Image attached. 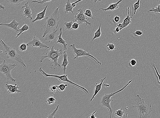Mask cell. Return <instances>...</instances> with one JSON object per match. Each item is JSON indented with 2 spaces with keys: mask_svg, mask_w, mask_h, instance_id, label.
Masks as SVG:
<instances>
[{
  "mask_svg": "<svg viewBox=\"0 0 160 118\" xmlns=\"http://www.w3.org/2000/svg\"><path fill=\"white\" fill-rule=\"evenodd\" d=\"M59 8V7H57L51 15L46 18L44 24L43 38L45 37V36L49 32L56 30L59 26L60 23Z\"/></svg>",
  "mask_w": 160,
  "mask_h": 118,
  "instance_id": "cell-1",
  "label": "cell"
},
{
  "mask_svg": "<svg viewBox=\"0 0 160 118\" xmlns=\"http://www.w3.org/2000/svg\"><path fill=\"white\" fill-rule=\"evenodd\" d=\"M137 97L136 105L133 107L137 108L139 118H150L151 113L152 111L151 105L146 103L144 99H142L140 95H137Z\"/></svg>",
  "mask_w": 160,
  "mask_h": 118,
  "instance_id": "cell-2",
  "label": "cell"
},
{
  "mask_svg": "<svg viewBox=\"0 0 160 118\" xmlns=\"http://www.w3.org/2000/svg\"><path fill=\"white\" fill-rule=\"evenodd\" d=\"M0 42L5 48V53L8 58L16 61L24 67L26 68V65L21 56L17 52L16 48L10 47L2 40H0Z\"/></svg>",
  "mask_w": 160,
  "mask_h": 118,
  "instance_id": "cell-3",
  "label": "cell"
},
{
  "mask_svg": "<svg viewBox=\"0 0 160 118\" xmlns=\"http://www.w3.org/2000/svg\"><path fill=\"white\" fill-rule=\"evenodd\" d=\"M63 53L62 49H57L55 50L54 49V46H52L50 48V50L46 53L45 55H42L40 62H43V61L46 58L51 59L53 63L55 65V67H61V65L58 63V58L62 55Z\"/></svg>",
  "mask_w": 160,
  "mask_h": 118,
  "instance_id": "cell-4",
  "label": "cell"
},
{
  "mask_svg": "<svg viewBox=\"0 0 160 118\" xmlns=\"http://www.w3.org/2000/svg\"><path fill=\"white\" fill-rule=\"evenodd\" d=\"M132 82V80L129 81L124 87L119 90V91L111 93L110 94H106L104 95L103 96L102 98H101V101H100V103H101V105H102V106H103V107H106L110 110V118H111L112 117V113L113 112V109L111 108V102L113 101L112 99H111V97L114 96V95L118 93L121 92L123 90H124V89L126 88L129 84H130Z\"/></svg>",
  "mask_w": 160,
  "mask_h": 118,
  "instance_id": "cell-5",
  "label": "cell"
},
{
  "mask_svg": "<svg viewBox=\"0 0 160 118\" xmlns=\"http://www.w3.org/2000/svg\"><path fill=\"white\" fill-rule=\"evenodd\" d=\"M17 66L16 64H11L4 60L3 63L0 64V71L6 76L8 80L16 82V79L14 78L11 75L12 70Z\"/></svg>",
  "mask_w": 160,
  "mask_h": 118,
  "instance_id": "cell-6",
  "label": "cell"
},
{
  "mask_svg": "<svg viewBox=\"0 0 160 118\" xmlns=\"http://www.w3.org/2000/svg\"><path fill=\"white\" fill-rule=\"evenodd\" d=\"M39 71L45 77H51L55 78H56L59 79V80H60L61 81H62V82H67V83H70V84H72V85L76 86V87H78V88L83 90L85 91L88 94H89L88 91V90L86 89V88H85V87H82V86H80V85H78V84L73 83L72 81L69 80L68 78V75L64 74V75L59 76L57 75H54L48 74L43 71L41 68H40Z\"/></svg>",
  "mask_w": 160,
  "mask_h": 118,
  "instance_id": "cell-7",
  "label": "cell"
},
{
  "mask_svg": "<svg viewBox=\"0 0 160 118\" xmlns=\"http://www.w3.org/2000/svg\"><path fill=\"white\" fill-rule=\"evenodd\" d=\"M70 46L74 50V52L76 55V56L74 58V59H78V57H83V56H89V57H91L99 65H101V62L99 61L97 59V58H95L92 55H91L90 53L87 52L86 50H84L82 49L76 48L75 46V44L74 43H73V44L70 45Z\"/></svg>",
  "mask_w": 160,
  "mask_h": 118,
  "instance_id": "cell-8",
  "label": "cell"
},
{
  "mask_svg": "<svg viewBox=\"0 0 160 118\" xmlns=\"http://www.w3.org/2000/svg\"><path fill=\"white\" fill-rule=\"evenodd\" d=\"M74 20L75 21H77L80 24L85 23L86 26H87V25L90 26H92L91 23L88 21V18L84 14L83 9H80L78 10V12L75 16Z\"/></svg>",
  "mask_w": 160,
  "mask_h": 118,
  "instance_id": "cell-9",
  "label": "cell"
},
{
  "mask_svg": "<svg viewBox=\"0 0 160 118\" xmlns=\"http://www.w3.org/2000/svg\"><path fill=\"white\" fill-rule=\"evenodd\" d=\"M27 44L28 46L39 47L40 48H49L50 47L49 46L42 43L38 38L35 36L33 37L32 40L28 42Z\"/></svg>",
  "mask_w": 160,
  "mask_h": 118,
  "instance_id": "cell-10",
  "label": "cell"
},
{
  "mask_svg": "<svg viewBox=\"0 0 160 118\" xmlns=\"http://www.w3.org/2000/svg\"><path fill=\"white\" fill-rule=\"evenodd\" d=\"M22 8L23 10L24 16V17H27V18H29L31 20H33L32 11L31 6L29 5V2H27L24 6H22Z\"/></svg>",
  "mask_w": 160,
  "mask_h": 118,
  "instance_id": "cell-11",
  "label": "cell"
},
{
  "mask_svg": "<svg viewBox=\"0 0 160 118\" xmlns=\"http://www.w3.org/2000/svg\"><path fill=\"white\" fill-rule=\"evenodd\" d=\"M5 87L8 92L10 94H15L21 92V91L19 90V87L17 84L14 85L8 84L7 82L5 84Z\"/></svg>",
  "mask_w": 160,
  "mask_h": 118,
  "instance_id": "cell-12",
  "label": "cell"
},
{
  "mask_svg": "<svg viewBox=\"0 0 160 118\" xmlns=\"http://www.w3.org/2000/svg\"><path fill=\"white\" fill-rule=\"evenodd\" d=\"M58 30L49 32L45 36V40L49 42L54 41L56 40L57 37V32Z\"/></svg>",
  "mask_w": 160,
  "mask_h": 118,
  "instance_id": "cell-13",
  "label": "cell"
},
{
  "mask_svg": "<svg viewBox=\"0 0 160 118\" xmlns=\"http://www.w3.org/2000/svg\"><path fill=\"white\" fill-rule=\"evenodd\" d=\"M20 24L19 23L16 21V19H13L11 22L9 24H0V26H5L11 28L17 32H19V26Z\"/></svg>",
  "mask_w": 160,
  "mask_h": 118,
  "instance_id": "cell-14",
  "label": "cell"
},
{
  "mask_svg": "<svg viewBox=\"0 0 160 118\" xmlns=\"http://www.w3.org/2000/svg\"><path fill=\"white\" fill-rule=\"evenodd\" d=\"M106 79V77H105L101 79V82L100 83H97L95 85V88L94 90V92L93 93V94L92 97L90 101H92L94 98L95 96L97 95L98 93L99 92L100 90H101V88H102V86L103 83L104 81Z\"/></svg>",
  "mask_w": 160,
  "mask_h": 118,
  "instance_id": "cell-15",
  "label": "cell"
},
{
  "mask_svg": "<svg viewBox=\"0 0 160 118\" xmlns=\"http://www.w3.org/2000/svg\"><path fill=\"white\" fill-rule=\"evenodd\" d=\"M48 5H47L44 8L43 11L38 13L37 14L36 18L34 19H33L31 21V23H34L35 22L38 20H41L45 18V14Z\"/></svg>",
  "mask_w": 160,
  "mask_h": 118,
  "instance_id": "cell-16",
  "label": "cell"
},
{
  "mask_svg": "<svg viewBox=\"0 0 160 118\" xmlns=\"http://www.w3.org/2000/svg\"><path fill=\"white\" fill-rule=\"evenodd\" d=\"M60 33L59 35L58 36V40L57 41V43H60L63 45L64 49L65 50H67L68 49V44L67 43L66 41L64 40L62 38V28H60Z\"/></svg>",
  "mask_w": 160,
  "mask_h": 118,
  "instance_id": "cell-17",
  "label": "cell"
},
{
  "mask_svg": "<svg viewBox=\"0 0 160 118\" xmlns=\"http://www.w3.org/2000/svg\"><path fill=\"white\" fill-rule=\"evenodd\" d=\"M122 0H119L117 3H112L110 4L108 7L106 9H104L103 8H100L99 9V10H101L103 11H106L108 10H114L115 9H117L119 8V4L121 2Z\"/></svg>",
  "mask_w": 160,
  "mask_h": 118,
  "instance_id": "cell-18",
  "label": "cell"
},
{
  "mask_svg": "<svg viewBox=\"0 0 160 118\" xmlns=\"http://www.w3.org/2000/svg\"><path fill=\"white\" fill-rule=\"evenodd\" d=\"M127 9H128V12H127V16L123 20V23L122 24V29L125 28L132 23V21H131V19L133 18V17H130L129 16L130 6H128Z\"/></svg>",
  "mask_w": 160,
  "mask_h": 118,
  "instance_id": "cell-19",
  "label": "cell"
},
{
  "mask_svg": "<svg viewBox=\"0 0 160 118\" xmlns=\"http://www.w3.org/2000/svg\"><path fill=\"white\" fill-rule=\"evenodd\" d=\"M68 54L67 53V51H64L63 56V60L62 66L63 67V70L64 74H65L66 72L67 67L69 64V62L68 59Z\"/></svg>",
  "mask_w": 160,
  "mask_h": 118,
  "instance_id": "cell-20",
  "label": "cell"
},
{
  "mask_svg": "<svg viewBox=\"0 0 160 118\" xmlns=\"http://www.w3.org/2000/svg\"><path fill=\"white\" fill-rule=\"evenodd\" d=\"M65 11L64 13H68L69 12H71L74 15V12H73V9L74 8L72 7V3L70 2V0H67L66 4L65 5Z\"/></svg>",
  "mask_w": 160,
  "mask_h": 118,
  "instance_id": "cell-21",
  "label": "cell"
},
{
  "mask_svg": "<svg viewBox=\"0 0 160 118\" xmlns=\"http://www.w3.org/2000/svg\"><path fill=\"white\" fill-rule=\"evenodd\" d=\"M7 3L12 5H14L16 6H19L24 1L27 0H5Z\"/></svg>",
  "mask_w": 160,
  "mask_h": 118,
  "instance_id": "cell-22",
  "label": "cell"
},
{
  "mask_svg": "<svg viewBox=\"0 0 160 118\" xmlns=\"http://www.w3.org/2000/svg\"><path fill=\"white\" fill-rule=\"evenodd\" d=\"M30 29V27L27 24L24 25L22 27H21V28H19V33L17 34V36L16 37V38H17L19 36L21 35V34H23V32L25 31H28Z\"/></svg>",
  "mask_w": 160,
  "mask_h": 118,
  "instance_id": "cell-23",
  "label": "cell"
},
{
  "mask_svg": "<svg viewBox=\"0 0 160 118\" xmlns=\"http://www.w3.org/2000/svg\"><path fill=\"white\" fill-rule=\"evenodd\" d=\"M101 24L100 23L99 28H98V30L95 32L94 34V36L92 40L91 41L92 42L95 39H96L99 38H100V36H101Z\"/></svg>",
  "mask_w": 160,
  "mask_h": 118,
  "instance_id": "cell-24",
  "label": "cell"
},
{
  "mask_svg": "<svg viewBox=\"0 0 160 118\" xmlns=\"http://www.w3.org/2000/svg\"><path fill=\"white\" fill-rule=\"evenodd\" d=\"M73 22L72 21H66L64 23V24L66 27V29L67 30H72V26L73 24Z\"/></svg>",
  "mask_w": 160,
  "mask_h": 118,
  "instance_id": "cell-25",
  "label": "cell"
},
{
  "mask_svg": "<svg viewBox=\"0 0 160 118\" xmlns=\"http://www.w3.org/2000/svg\"><path fill=\"white\" fill-rule=\"evenodd\" d=\"M124 114V112L122 109H120L117 110V111H115V114H114L115 116L120 118L122 117Z\"/></svg>",
  "mask_w": 160,
  "mask_h": 118,
  "instance_id": "cell-26",
  "label": "cell"
},
{
  "mask_svg": "<svg viewBox=\"0 0 160 118\" xmlns=\"http://www.w3.org/2000/svg\"><path fill=\"white\" fill-rule=\"evenodd\" d=\"M56 101L55 98L53 96H50V97H48L47 100L45 101L47 102V104L48 105L53 104L55 103Z\"/></svg>",
  "mask_w": 160,
  "mask_h": 118,
  "instance_id": "cell-27",
  "label": "cell"
},
{
  "mask_svg": "<svg viewBox=\"0 0 160 118\" xmlns=\"http://www.w3.org/2000/svg\"><path fill=\"white\" fill-rule=\"evenodd\" d=\"M84 14L86 17H88L89 18H91L92 19H93L94 18L93 16L92 13L90 9L89 8L88 9H86L85 10Z\"/></svg>",
  "mask_w": 160,
  "mask_h": 118,
  "instance_id": "cell-28",
  "label": "cell"
},
{
  "mask_svg": "<svg viewBox=\"0 0 160 118\" xmlns=\"http://www.w3.org/2000/svg\"><path fill=\"white\" fill-rule=\"evenodd\" d=\"M140 0H138L137 2L134 5V14L135 15L136 11L140 7Z\"/></svg>",
  "mask_w": 160,
  "mask_h": 118,
  "instance_id": "cell-29",
  "label": "cell"
},
{
  "mask_svg": "<svg viewBox=\"0 0 160 118\" xmlns=\"http://www.w3.org/2000/svg\"><path fill=\"white\" fill-rule=\"evenodd\" d=\"M27 45L25 43H23L20 44L19 46V49L21 51H26L27 49Z\"/></svg>",
  "mask_w": 160,
  "mask_h": 118,
  "instance_id": "cell-30",
  "label": "cell"
},
{
  "mask_svg": "<svg viewBox=\"0 0 160 118\" xmlns=\"http://www.w3.org/2000/svg\"><path fill=\"white\" fill-rule=\"evenodd\" d=\"M107 50L108 51H113L116 49L115 45L114 44L108 43L107 44Z\"/></svg>",
  "mask_w": 160,
  "mask_h": 118,
  "instance_id": "cell-31",
  "label": "cell"
},
{
  "mask_svg": "<svg viewBox=\"0 0 160 118\" xmlns=\"http://www.w3.org/2000/svg\"><path fill=\"white\" fill-rule=\"evenodd\" d=\"M149 11L154 12L155 13H160V4L158 5L155 8H153L152 9H149Z\"/></svg>",
  "mask_w": 160,
  "mask_h": 118,
  "instance_id": "cell-32",
  "label": "cell"
},
{
  "mask_svg": "<svg viewBox=\"0 0 160 118\" xmlns=\"http://www.w3.org/2000/svg\"><path fill=\"white\" fill-rule=\"evenodd\" d=\"M52 0H42V1H37L36 0H34V1H32L31 2V3H38L40 4V5H43L44 3H47V2H50Z\"/></svg>",
  "mask_w": 160,
  "mask_h": 118,
  "instance_id": "cell-33",
  "label": "cell"
},
{
  "mask_svg": "<svg viewBox=\"0 0 160 118\" xmlns=\"http://www.w3.org/2000/svg\"><path fill=\"white\" fill-rule=\"evenodd\" d=\"M59 105H58L56 107V109H55L53 111V112H52V113L50 114L47 117V118H55L54 115L56 114V113L57 112V111H58V108H59Z\"/></svg>",
  "mask_w": 160,
  "mask_h": 118,
  "instance_id": "cell-34",
  "label": "cell"
},
{
  "mask_svg": "<svg viewBox=\"0 0 160 118\" xmlns=\"http://www.w3.org/2000/svg\"><path fill=\"white\" fill-rule=\"evenodd\" d=\"M67 86V84H61L58 86V89L61 91H63L65 90L66 87Z\"/></svg>",
  "mask_w": 160,
  "mask_h": 118,
  "instance_id": "cell-35",
  "label": "cell"
},
{
  "mask_svg": "<svg viewBox=\"0 0 160 118\" xmlns=\"http://www.w3.org/2000/svg\"><path fill=\"white\" fill-rule=\"evenodd\" d=\"M80 24L77 22H74L72 25V29L74 30H78Z\"/></svg>",
  "mask_w": 160,
  "mask_h": 118,
  "instance_id": "cell-36",
  "label": "cell"
},
{
  "mask_svg": "<svg viewBox=\"0 0 160 118\" xmlns=\"http://www.w3.org/2000/svg\"><path fill=\"white\" fill-rule=\"evenodd\" d=\"M153 67H154V69H155V70L156 73V75L158 77L159 81L160 83V75L158 71V70L157 69L156 67L155 66V64L154 63H153Z\"/></svg>",
  "mask_w": 160,
  "mask_h": 118,
  "instance_id": "cell-37",
  "label": "cell"
},
{
  "mask_svg": "<svg viewBox=\"0 0 160 118\" xmlns=\"http://www.w3.org/2000/svg\"><path fill=\"white\" fill-rule=\"evenodd\" d=\"M58 89V86L57 85H53L50 87L49 89L50 91L55 92L56 90Z\"/></svg>",
  "mask_w": 160,
  "mask_h": 118,
  "instance_id": "cell-38",
  "label": "cell"
},
{
  "mask_svg": "<svg viewBox=\"0 0 160 118\" xmlns=\"http://www.w3.org/2000/svg\"><path fill=\"white\" fill-rule=\"evenodd\" d=\"M129 64L132 67H134L137 64V61L135 59H132L129 62Z\"/></svg>",
  "mask_w": 160,
  "mask_h": 118,
  "instance_id": "cell-39",
  "label": "cell"
},
{
  "mask_svg": "<svg viewBox=\"0 0 160 118\" xmlns=\"http://www.w3.org/2000/svg\"><path fill=\"white\" fill-rule=\"evenodd\" d=\"M120 18L119 16H116L114 17V21L115 23H118L120 21Z\"/></svg>",
  "mask_w": 160,
  "mask_h": 118,
  "instance_id": "cell-40",
  "label": "cell"
},
{
  "mask_svg": "<svg viewBox=\"0 0 160 118\" xmlns=\"http://www.w3.org/2000/svg\"><path fill=\"white\" fill-rule=\"evenodd\" d=\"M134 34L140 36L143 34V32L140 31H136Z\"/></svg>",
  "mask_w": 160,
  "mask_h": 118,
  "instance_id": "cell-41",
  "label": "cell"
},
{
  "mask_svg": "<svg viewBox=\"0 0 160 118\" xmlns=\"http://www.w3.org/2000/svg\"><path fill=\"white\" fill-rule=\"evenodd\" d=\"M121 30V29L120 28L117 27L116 28H115V30H114V34H116V33H118Z\"/></svg>",
  "mask_w": 160,
  "mask_h": 118,
  "instance_id": "cell-42",
  "label": "cell"
},
{
  "mask_svg": "<svg viewBox=\"0 0 160 118\" xmlns=\"http://www.w3.org/2000/svg\"><path fill=\"white\" fill-rule=\"evenodd\" d=\"M97 111V109L96 108V110L93 113L91 114L90 115V118H96V117L95 116V114L96 113V112Z\"/></svg>",
  "mask_w": 160,
  "mask_h": 118,
  "instance_id": "cell-43",
  "label": "cell"
},
{
  "mask_svg": "<svg viewBox=\"0 0 160 118\" xmlns=\"http://www.w3.org/2000/svg\"><path fill=\"white\" fill-rule=\"evenodd\" d=\"M0 9H3V10H5V11H6V10L5 6H3V5L1 4H0Z\"/></svg>",
  "mask_w": 160,
  "mask_h": 118,
  "instance_id": "cell-44",
  "label": "cell"
},
{
  "mask_svg": "<svg viewBox=\"0 0 160 118\" xmlns=\"http://www.w3.org/2000/svg\"><path fill=\"white\" fill-rule=\"evenodd\" d=\"M117 27L120 28L121 30H122V24L121 23H119L117 25Z\"/></svg>",
  "mask_w": 160,
  "mask_h": 118,
  "instance_id": "cell-45",
  "label": "cell"
},
{
  "mask_svg": "<svg viewBox=\"0 0 160 118\" xmlns=\"http://www.w3.org/2000/svg\"><path fill=\"white\" fill-rule=\"evenodd\" d=\"M72 6L73 8H75L76 7V3L75 2H74L72 4Z\"/></svg>",
  "mask_w": 160,
  "mask_h": 118,
  "instance_id": "cell-46",
  "label": "cell"
},
{
  "mask_svg": "<svg viewBox=\"0 0 160 118\" xmlns=\"http://www.w3.org/2000/svg\"><path fill=\"white\" fill-rule=\"evenodd\" d=\"M3 52V50L0 51V53H2Z\"/></svg>",
  "mask_w": 160,
  "mask_h": 118,
  "instance_id": "cell-47",
  "label": "cell"
},
{
  "mask_svg": "<svg viewBox=\"0 0 160 118\" xmlns=\"http://www.w3.org/2000/svg\"><path fill=\"white\" fill-rule=\"evenodd\" d=\"M99 1V2H100L101 1V0H96V2L97 3V1Z\"/></svg>",
  "mask_w": 160,
  "mask_h": 118,
  "instance_id": "cell-48",
  "label": "cell"
},
{
  "mask_svg": "<svg viewBox=\"0 0 160 118\" xmlns=\"http://www.w3.org/2000/svg\"><path fill=\"white\" fill-rule=\"evenodd\" d=\"M96 0H94V2H95V3H96Z\"/></svg>",
  "mask_w": 160,
  "mask_h": 118,
  "instance_id": "cell-49",
  "label": "cell"
}]
</instances>
